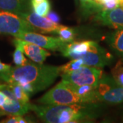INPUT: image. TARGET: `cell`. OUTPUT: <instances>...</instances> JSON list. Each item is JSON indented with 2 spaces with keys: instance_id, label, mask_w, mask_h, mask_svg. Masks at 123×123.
<instances>
[{
  "instance_id": "10",
  "label": "cell",
  "mask_w": 123,
  "mask_h": 123,
  "mask_svg": "<svg viewBox=\"0 0 123 123\" xmlns=\"http://www.w3.org/2000/svg\"><path fill=\"white\" fill-rule=\"evenodd\" d=\"M13 44L14 46L19 47L27 57L36 63L43 64L47 57L51 55V53L46 49L23 40L14 38Z\"/></svg>"
},
{
  "instance_id": "17",
  "label": "cell",
  "mask_w": 123,
  "mask_h": 123,
  "mask_svg": "<svg viewBox=\"0 0 123 123\" xmlns=\"http://www.w3.org/2000/svg\"><path fill=\"white\" fill-rule=\"evenodd\" d=\"M83 66H84V63L81 58L71 59L70 62H67L66 64L62 66H60V75L77 70Z\"/></svg>"
},
{
  "instance_id": "22",
  "label": "cell",
  "mask_w": 123,
  "mask_h": 123,
  "mask_svg": "<svg viewBox=\"0 0 123 123\" xmlns=\"http://www.w3.org/2000/svg\"><path fill=\"white\" fill-rule=\"evenodd\" d=\"M0 123H34L31 121L28 118L23 117V115H14L9 114L6 119H4Z\"/></svg>"
},
{
  "instance_id": "18",
  "label": "cell",
  "mask_w": 123,
  "mask_h": 123,
  "mask_svg": "<svg viewBox=\"0 0 123 123\" xmlns=\"http://www.w3.org/2000/svg\"><path fill=\"white\" fill-rule=\"evenodd\" d=\"M8 84V83H7ZM12 91L13 92L14 97L18 101L21 102L23 103H30V97L26 92L23 90L20 85L16 83L8 84Z\"/></svg>"
},
{
  "instance_id": "19",
  "label": "cell",
  "mask_w": 123,
  "mask_h": 123,
  "mask_svg": "<svg viewBox=\"0 0 123 123\" xmlns=\"http://www.w3.org/2000/svg\"><path fill=\"white\" fill-rule=\"evenodd\" d=\"M33 12L40 17H47L51 10V4L49 0H44L40 3L31 4Z\"/></svg>"
},
{
  "instance_id": "26",
  "label": "cell",
  "mask_w": 123,
  "mask_h": 123,
  "mask_svg": "<svg viewBox=\"0 0 123 123\" xmlns=\"http://www.w3.org/2000/svg\"><path fill=\"white\" fill-rule=\"evenodd\" d=\"M5 115H6V114H5L4 112L0 110V116H5Z\"/></svg>"
},
{
  "instance_id": "14",
  "label": "cell",
  "mask_w": 123,
  "mask_h": 123,
  "mask_svg": "<svg viewBox=\"0 0 123 123\" xmlns=\"http://www.w3.org/2000/svg\"><path fill=\"white\" fill-rule=\"evenodd\" d=\"M110 47L118 56L123 57V29L116 30L106 37Z\"/></svg>"
},
{
  "instance_id": "28",
  "label": "cell",
  "mask_w": 123,
  "mask_h": 123,
  "mask_svg": "<svg viewBox=\"0 0 123 123\" xmlns=\"http://www.w3.org/2000/svg\"></svg>"
},
{
  "instance_id": "16",
  "label": "cell",
  "mask_w": 123,
  "mask_h": 123,
  "mask_svg": "<svg viewBox=\"0 0 123 123\" xmlns=\"http://www.w3.org/2000/svg\"><path fill=\"white\" fill-rule=\"evenodd\" d=\"M81 7L83 10L85 16H88L101 10V7L94 0H79Z\"/></svg>"
},
{
  "instance_id": "12",
  "label": "cell",
  "mask_w": 123,
  "mask_h": 123,
  "mask_svg": "<svg viewBox=\"0 0 123 123\" xmlns=\"http://www.w3.org/2000/svg\"><path fill=\"white\" fill-rule=\"evenodd\" d=\"M0 10L18 15L32 11L31 0H0Z\"/></svg>"
},
{
  "instance_id": "9",
  "label": "cell",
  "mask_w": 123,
  "mask_h": 123,
  "mask_svg": "<svg viewBox=\"0 0 123 123\" xmlns=\"http://www.w3.org/2000/svg\"><path fill=\"white\" fill-rule=\"evenodd\" d=\"M19 16L26 20L37 30H40L42 33L57 34V31L62 25L60 23L53 22L47 17H40L33 12V10L29 12L21 14Z\"/></svg>"
},
{
  "instance_id": "15",
  "label": "cell",
  "mask_w": 123,
  "mask_h": 123,
  "mask_svg": "<svg viewBox=\"0 0 123 123\" xmlns=\"http://www.w3.org/2000/svg\"><path fill=\"white\" fill-rule=\"evenodd\" d=\"M57 34L59 38L66 43H71L75 41L77 33L73 28L69 27L62 25V27L57 31Z\"/></svg>"
},
{
  "instance_id": "13",
  "label": "cell",
  "mask_w": 123,
  "mask_h": 123,
  "mask_svg": "<svg viewBox=\"0 0 123 123\" xmlns=\"http://www.w3.org/2000/svg\"><path fill=\"white\" fill-rule=\"evenodd\" d=\"M30 103H23L17 99H12L0 107V110L6 115H24L30 111Z\"/></svg>"
},
{
  "instance_id": "27",
  "label": "cell",
  "mask_w": 123,
  "mask_h": 123,
  "mask_svg": "<svg viewBox=\"0 0 123 123\" xmlns=\"http://www.w3.org/2000/svg\"><path fill=\"white\" fill-rule=\"evenodd\" d=\"M94 1L97 3V4L98 5V3H99V1H100V0H94Z\"/></svg>"
},
{
  "instance_id": "11",
  "label": "cell",
  "mask_w": 123,
  "mask_h": 123,
  "mask_svg": "<svg viewBox=\"0 0 123 123\" xmlns=\"http://www.w3.org/2000/svg\"><path fill=\"white\" fill-rule=\"evenodd\" d=\"M94 20L111 28L123 29V8L119 6L111 10H101L95 15Z\"/></svg>"
},
{
  "instance_id": "7",
  "label": "cell",
  "mask_w": 123,
  "mask_h": 123,
  "mask_svg": "<svg viewBox=\"0 0 123 123\" xmlns=\"http://www.w3.org/2000/svg\"><path fill=\"white\" fill-rule=\"evenodd\" d=\"M12 36H14V38L37 44L43 48L52 51H60L65 44H66V43L62 41L59 37L44 36L36 33V31L18 33Z\"/></svg>"
},
{
  "instance_id": "3",
  "label": "cell",
  "mask_w": 123,
  "mask_h": 123,
  "mask_svg": "<svg viewBox=\"0 0 123 123\" xmlns=\"http://www.w3.org/2000/svg\"><path fill=\"white\" fill-rule=\"evenodd\" d=\"M41 105L94 104L87 97L79 95L62 81L38 100Z\"/></svg>"
},
{
  "instance_id": "5",
  "label": "cell",
  "mask_w": 123,
  "mask_h": 123,
  "mask_svg": "<svg viewBox=\"0 0 123 123\" xmlns=\"http://www.w3.org/2000/svg\"><path fill=\"white\" fill-rule=\"evenodd\" d=\"M96 94L99 102L112 105L123 103V87L110 76H103L96 88Z\"/></svg>"
},
{
  "instance_id": "23",
  "label": "cell",
  "mask_w": 123,
  "mask_h": 123,
  "mask_svg": "<svg viewBox=\"0 0 123 123\" xmlns=\"http://www.w3.org/2000/svg\"><path fill=\"white\" fill-rule=\"evenodd\" d=\"M47 17L49 18L51 21H52L53 22L57 23H60V18L59 17V15L57 13H55V12L50 10L49 12L47 14Z\"/></svg>"
},
{
  "instance_id": "6",
  "label": "cell",
  "mask_w": 123,
  "mask_h": 123,
  "mask_svg": "<svg viewBox=\"0 0 123 123\" xmlns=\"http://www.w3.org/2000/svg\"><path fill=\"white\" fill-rule=\"evenodd\" d=\"M37 29L17 14L0 12V34L13 36L18 33L36 31Z\"/></svg>"
},
{
  "instance_id": "20",
  "label": "cell",
  "mask_w": 123,
  "mask_h": 123,
  "mask_svg": "<svg viewBox=\"0 0 123 123\" xmlns=\"http://www.w3.org/2000/svg\"><path fill=\"white\" fill-rule=\"evenodd\" d=\"M111 77L116 84L123 87V62L122 61L117 62L111 69Z\"/></svg>"
},
{
  "instance_id": "4",
  "label": "cell",
  "mask_w": 123,
  "mask_h": 123,
  "mask_svg": "<svg viewBox=\"0 0 123 123\" xmlns=\"http://www.w3.org/2000/svg\"><path fill=\"white\" fill-rule=\"evenodd\" d=\"M104 75L101 68L94 66H81L77 70L62 74V79L70 83L84 86L88 85L97 88L99 81Z\"/></svg>"
},
{
  "instance_id": "8",
  "label": "cell",
  "mask_w": 123,
  "mask_h": 123,
  "mask_svg": "<svg viewBox=\"0 0 123 123\" xmlns=\"http://www.w3.org/2000/svg\"><path fill=\"white\" fill-rule=\"evenodd\" d=\"M81 59L86 66L103 68L111 64L113 57L97 42L93 41L90 49Z\"/></svg>"
},
{
  "instance_id": "24",
  "label": "cell",
  "mask_w": 123,
  "mask_h": 123,
  "mask_svg": "<svg viewBox=\"0 0 123 123\" xmlns=\"http://www.w3.org/2000/svg\"><path fill=\"white\" fill-rule=\"evenodd\" d=\"M10 101H11V99L9 98L4 92L0 90V107L4 105L6 103Z\"/></svg>"
},
{
  "instance_id": "21",
  "label": "cell",
  "mask_w": 123,
  "mask_h": 123,
  "mask_svg": "<svg viewBox=\"0 0 123 123\" xmlns=\"http://www.w3.org/2000/svg\"><path fill=\"white\" fill-rule=\"evenodd\" d=\"M13 62L17 66H23L28 62L21 49L17 46H15V51L13 53Z\"/></svg>"
},
{
  "instance_id": "1",
  "label": "cell",
  "mask_w": 123,
  "mask_h": 123,
  "mask_svg": "<svg viewBox=\"0 0 123 123\" xmlns=\"http://www.w3.org/2000/svg\"><path fill=\"white\" fill-rule=\"evenodd\" d=\"M60 75V66L28 61L23 66L12 67L7 72L0 73V79L8 84H30L36 94L51 86Z\"/></svg>"
},
{
  "instance_id": "25",
  "label": "cell",
  "mask_w": 123,
  "mask_h": 123,
  "mask_svg": "<svg viewBox=\"0 0 123 123\" xmlns=\"http://www.w3.org/2000/svg\"><path fill=\"white\" fill-rule=\"evenodd\" d=\"M12 68V66L10 64H5L1 62L0 60V73H4V72H7L10 68Z\"/></svg>"
},
{
  "instance_id": "2",
  "label": "cell",
  "mask_w": 123,
  "mask_h": 123,
  "mask_svg": "<svg viewBox=\"0 0 123 123\" xmlns=\"http://www.w3.org/2000/svg\"><path fill=\"white\" fill-rule=\"evenodd\" d=\"M94 104L35 105L30 103L34 111L43 122L47 123H71L85 122L94 118Z\"/></svg>"
}]
</instances>
